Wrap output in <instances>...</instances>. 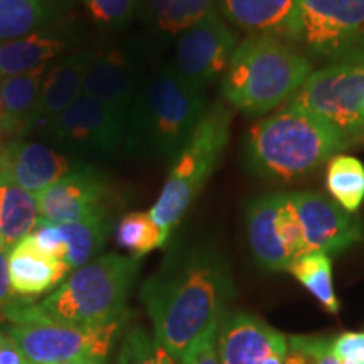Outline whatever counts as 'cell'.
I'll return each mask as SVG.
<instances>
[{
	"mask_svg": "<svg viewBox=\"0 0 364 364\" xmlns=\"http://www.w3.org/2000/svg\"><path fill=\"white\" fill-rule=\"evenodd\" d=\"M285 364H341L334 354V338L289 336Z\"/></svg>",
	"mask_w": 364,
	"mask_h": 364,
	"instance_id": "cell-30",
	"label": "cell"
},
{
	"mask_svg": "<svg viewBox=\"0 0 364 364\" xmlns=\"http://www.w3.org/2000/svg\"><path fill=\"white\" fill-rule=\"evenodd\" d=\"M71 0H0V43L63 21Z\"/></svg>",
	"mask_w": 364,
	"mask_h": 364,
	"instance_id": "cell-24",
	"label": "cell"
},
{
	"mask_svg": "<svg viewBox=\"0 0 364 364\" xmlns=\"http://www.w3.org/2000/svg\"><path fill=\"white\" fill-rule=\"evenodd\" d=\"M38 221L36 194L0 179V248L11 252L33 233Z\"/></svg>",
	"mask_w": 364,
	"mask_h": 364,
	"instance_id": "cell-25",
	"label": "cell"
},
{
	"mask_svg": "<svg viewBox=\"0 0 364 364\" xmlns=\"http://www.w3.org/2000/svg\"><path fill=\"white\" fill-rule=\"evenodd\" d=\"M70 272L71 268L66 262L54 260L44 255L31 236H26L9 252V279L12 292L22 299V302L53 292Z\"/></svg>",
	"mask_w": 364,
	"mask_h": 364,
	"instance_id": "cell-20",
	"label": "cell"
},
{
	"mask_svg": "<svg viewBox=\"0 0 364 364\" xmlns=\"http://www.w3.org/2000/svg\"><path fill=\"white\" fill-rule=\"evenodd\" d=\"M29 236L33 238L36 247H38L44 255L54 258V260L66 262L65 238H63L61 228H59L56 223L44 221L39 218L38 225H36L34 231Z\"/></svg>",
	"mask_w": 364,
	"mask_h": 364,
	"instance_id": "cell-33",
	"label": "cell"
},
{
	"mask_svg": "<svg viewBox=\"0 0 364 364\" xmlns=\"http://www.w3.org/2000/svg\"><path fill=\"white\" fill-rule=\"evenodd\" d=\"M93 51H78L63 58L58 65L46 73L34 112L27 122L22 136L41 134L54 118L81 97L85 71L88 68Z\"/></svg>",
	"mask_w": 364,
	"mask_h": 364,
	"instance_id": "cell-17",
	"label": "cell"
},
{
	"mask_svg": "<svg viewBox=\"0 0 364 364\" xmlns=\"http://www.w3.org/2000/svg\"><path fill=\"white\" fill-rule=\"evenodd\" d=\"M314 73L297 46L270 36H248L236 46L221 78L225 103L250 117L279 110Z\"/></svg>",
	"mask_w": 364,
	"mask_h": 364,
	"instance_id": "cell-5",
	"label": "cell"
},
{
	"mask_svg": "<svg viewBox=\"0 0 364 364\" xmlns=\"http://www.w3.org/2000/svg\"><path fill=\"white\" fill-rule=\"evenodd\" d=\"M122 322L105 327H75L38 317H12L4 334L17 346L26 364H63L86 354L108 356Z\"/></svg>",
	"mask_w": 364,
	"mask_h": 364,
	"instance_id": "cell-8",
	"label": "cell"
},
{
	"mask_svg": "<svg viewBox=\"0 0 364 364\" xmlns=\"http://www.w3.org/2000/svg\"><path fill=\"white\" fill-rule=\"evenodd\" d=\"M95 24L108 31L124 29L134 21L139 0H81Z\"/></svg>",
	"mask_w": 364,
	"mask_h": 364,
	"instance_id": "cell-32",
	"label": "cell"
},
{
	"mask_svg": "<svg viewBox=\"0 0 364 364\" xmlns=\"http://www.w3.org/2000/svg\"><path fill=\"white\" fill-rule=\"evenodd\" d=\"M351 364H364V359H361V361H358V363H351Z\"/></svg>",
	"mask_w": 364,
	"mask_h": 364,
	"instance_id": "cell-41",
	"label": "cell"
},
{
	"mask_svg": "<svg viewBox=\"0 0 364 364\" xmlns=\"http://www.w3.org/2000/svg\"><path fill=\"white\" fill-rule=\"evenodd\" d=\"M363 98L364 51L314 71L289 105L326 118L354 144L364 142V124L359 117Z\"/></svg>",
	"mask_w": 364,
	"mask_h": 364,
	"instance_id": "cell-7",
	"label": "cell"
},
{
	"mask_svg": "<svg viewBox=\"0 0 364 364\" xmlns=\"http://www.w3.org/2000/svg\"><path fill=\"white\" fill-rule=\"evenodd\" d=\"M235 295L230 267L209 245L176 250L140 292L154 338L176 364L208 332L220 327Z\"/></svg>",
	"mask_w": 364,
	"mask_h": 364,
	"instance_id": "cell-1",
	"label": "cell"
},
{
	"mask_svg": "<svg viewBox=\"0 0 364 364\" xmlns=\"http://www.w3.org/2000/svg\"><path fill=\"white\" fill-rule=\"evenodd\" d=\"M334 354L341 364H351L364 359V331L344 332L334 338Z\"/></svg>",
	"mask_w": 364,
	"mask_h": 364,
	"instance_id": "cell-34",
	"label": "cell"
},
{
	"mask_svg": "<svg viewBox=\"0 0 364 364\" xmlns=\"http://www.w3.org/2000/svg\"><path fill=\"white\" fill-rule=\"evenodd\" d=\"M238 44L231 26L213 11L177 38L174 66L189 85L204 91L225 76Z\"/></svg>",
	"mask_w": 364,
	"mask_h": 364,
	"instance_id": "cell-12",
	"label": "cell"
},
{
	"mask_svg": "<svg viewBox=\"0 0 364 364\" xmlns=\"http://www.w3.org/2000/svg\"><path fill=\"white\" fill-rule=\"evenodd\" d=\"M145 66V49L135 43H120L93 51L81 95L129 122L132 105L147 78Z\"/></svg>",
	"mask_w": 364,
	"mask_h": 364,
	"instance_id": "cell-11",
	"label": "cell"
},
{
	"mask_svg": "<svg viewBox=\"0 0 364 364\" xmlns=\"http://www.w3.org/2000/svg\"><path fill=\"white\" fill-rule=\"evenodd\" d=\"M0 117H2V91H0Z\"/></svg>",
	"mask_w": 364,
	"mask_h": 364,
	"instance_id": "cell-40",
	"label": "cell"
},
{
	"mask_svg": "<svg viewBox=\"0 0 364 364\" xmlns=\"http://www.w3.org/2000/svg\"><path fill=\"white\" fill-rule=\"evenodd\" d=\"M171 233L162 230L149 213H129L118 223L117 241L122 248L132 253L134 258H142L154 250L162 248Z\"/></svg>",
	"mask_w": 364,
	"mask_h": 364,
	"instance_id": "cell-29",
	"label": "cell"
},
{
	"mask_svg": "<svg viewBox=\"0 0 364 364\" xmlns=\"http://www.w3.org/2000/svg\"><path fill=\"white\" fill-rule=\"evenodd\" d=\"M16 304V295L12 292L11 279H9V252L0 248V318L6 321Z\"/></svg>",
	"mask_w": 364,
	"mask_h": 364,
	"instance_id": "cell-36",
	"label": "cell"
},
{
	"mask_svg": "<svg viewBox=\"0 0 364 364\" xmlns=\"http://www.w3.org/2000/svg\"><path fill=\"white\" fill-rule=\"evenodd\" d=\"M223 17L248 36L299 44V0H220Z\"/></svg>",
	"mask_w": 364,
	"mask_h": 364,
	"instance_id": "cell-18",
	"label": "cell"
},
{
	"mask_svg": "<svg viewBox=\"0 0 364 364\" xmlns=\"http://www.w3.org/2000/svg\"><path fill=\"white\" fill-rule=\"evenodd\" d=\"M359 117H361V120H363V124H364V98H363V102H361V107H359Z\"/></svg>",
	"mask_w": 364,
	"mask_h": 364,
	"instance_id": "cell-39",
	"label": "cell"
},
{
	"mask_svg": "<svg viewBox=\"0 0 364 364\" xmlns=\"http://www.w3.org/2000/svg\"><path fill=\"white\" fill-rule=\"evenodd\" d=\"M59 228L66 245V263L71 270H78L102 252L110 233V220L107 215H98L83 221L65 223Z\"/></svg>",
	"mask_w": 364,
	"mask_h": 364,
	"instance_id": "cell-27",
	"label": "cell"
},
{
	"mask_svg": "<svg viewBox=\"0 0 364 364\" xmlns=\"http://www.w3.org/2000/svg\"><path fill=\"white\" fill-rule=\"evenodd\" d=\"M0 364H26L17 346L0 329Z\"/></svg>",
	"mask_w": 364,
	"mask_h": 364,
	"instance_id": "cell-37",
	"label": "cell"
},
{
	"mask_svg": "<svg viewBox=\"0 0 364 364\" xmlns=\"http://www.w3.org/2000/svg\"><path fill=\"white\" fill-rule=\"evenodd\" d=\"M302 230V255H339L364 240L363 221L321 193H289Z\"/></svg>",
	"mask_w": 364,
	"mask_h": 364,
	"instance_id": "cell-13",
	"label": "cell"
},
{
	"mask_svg": "<svg viewBox=\"0 0 364 364\" xmlns=\"http://www.w3.org/2000/svg\"><path fill=\"white\" fill-rule=\"evenodd\" d=\"M206 112L204 91L189 85L174 65H157L136 93L127 122L132 157L172 162Z\"/></svg>",
	"mask_w": 364,
	"mask_h": 364,
	"instance_id": "cell-3",
	"label": "cell"
},
{
	"mask_svg": "<svg viewBox=\"0 0 364 364\" xmlns=\"http://www.w3.org/2000/svg\"><path fill=\"white\" fill-rule=\"evenodd\" d=\"M76 33L65 19L24 38L0 43V80L48 65L75 43Z\"/></svg>",
	"mask_w": 364,
	"mask_h": 364,
	"instance_id": "cell-19",
	"label": "cell"
},
{
	"mask_svg": "<svg viewBox=\"0 0 364 364\" xmlns=\"http://www.w3.org/2000/svg\"><path fill=\"white\" fill-rule=\"evenodd\" d=\"M140 260L108 253L95 258L63 282L43 302L17 304L12 317H38L75 327H105L125 321Z\"/></svg>",
	"mask_w": 364,
	"mask_h": 364,
	"instance_id": "cell-4",
	"label": "cell"
},
{
	"mask_svg": "<svg viewBox=\"0 0 364 364\" xmlns=\"http://www.w3.org/2000/svg\"><path fill=\"white\" fill-rule=\"evenodd\" d=\"M290 275L299 282L327 312L338 314L339 299L332 284V260L324 253H307L289 267Z\"/></svg>",
	"mask_w": 364,
	"mask_h": 364,
	"instance_id": "cell-28",
	"label": "cell"
},
{
	"mask_svg": "<svg viewBox=\"0 0 364 364\" xmlns=\"http://www.w3.org/2000/svg\"><path fill=\"white\" fill-rule=\"evenodd\" d=\"M41 135L81 161H110L125 149L127 120L81 95Z\"/></svg>",
	"mask_w": 364,
	"mask_h": 364,
	"instance_id": "cell-9",
	"label": "cell"
},
{
	"mask_svg": "<svg viewBox=\"0 0 364 364\" xmlns=\"http://www.w3.org/2000/svg\"><path fill=\"white\" fill-rule=\"evenodd\" d=\"M326 188L344 211L356 215L364 204V164L358 157L338 154L326 164Z\"/></svg>",
	"mask_w": 364,
	"mask_h": 364,
	"instance_id": "cell-26",
	"label": "cell"
},
{
	"mask_svg": "<svg viewBox=\"0 0 364 364\" xmlns=\"http://www.w3.org/2000/svg\"><path fill=\"white\" fill-rule=\"evenodd\" d=\"M287 336L260 317L228 312L218 329L221 364H285Z\"/></svg>",
	"mask_w": 364,
	"mask_h": 364,
	"instance_id": "cell-15",
	"label": "cell"
},
{
	"mask_svg": "<svg viewBox=\"0 0 364 364\" xmlns=\"http://www.w3.org/2000/svg\"><path fill=\"white\" fill-rule=\"evenodd\" d=\"M349 145L348 136L326 118L285 103L250 129L243 164L262 179L289 182L321 169Z\"/></svg>",
	"mask_w": 364,
	"mask_h": 364,
	"instance_id": "cell-2",
	"label": "cell"
},
{
	"mask_svg": "<svg viewBox=\"0 0 364 364\" xmlns=\"http://www.w3.org/2000/svg\"><path fill=\"white\" fill-rule=\"evenodd\" d=\"M49 68L51 66L48 63L33 71L0 80V91H2L0 134L7 136H22V132L34 112L36 102L41 93V85H43Z\"/></svg>",
	"mask_w": 364,
	"mask_h": 364,
	"instance_id": "cell-23",
	"label": "cell"
},
{
	"mask_svg": "<svg viewBox=\"0 0 364 364\" xmlns=\"http://www.w3.org/2000/svg\"><path fill=\"white\" fill-rule=\"evenodd\" d=\"M110 199L112 186L107 177L83 162L36 194L41 220L56 225L108 215Z\"/></svg>",
	"mask_w": 364,
	"mask_h": 364,
	"instance_id": "cell-14",
	"label": "cell"
},
{
	"mask_svg": "<svg viewBox=\"0 0 364 364\" xmlns=\"http://www.w3.org/2000/svg\"><path fill=\"white\" fill-rule=\"evenodd\" d=\"M73 162L44 144L14 140L0 149V179L38 194L73 171Z\"/></svg>",
	"mask_w": 364,
	"mask_h": 364,
	"instance_id": "cell-16",
	"label": "cell"
},
{
	"mask_svg": "<svg viewBox=\"0 0 364 364\" xmlns=\"http://www.w3.org/2000/svg\"><path fill=\"white\" fill-rule=\"evenodd\" d=\"M105 359L107 356H103V354H86V356L75 358L63 364H105Z\"/></svg>",
	"mask_w": 364,
	"mask_h": 364,
	"instance_id": "cell-38",
	"label": "cell"
},
{
	"mask_svg": "<svg viewBox=\"0 0 364 364\" xmlns=\"http://www.w3.org/2000/svg\"><path fill=\"white\" fill-rule=\"evenodd\" d=\"M297 48L309 58L338 59L364 51V0H299Z\"/></svg>",
	"mask_w": 364,
	"mask_h": 364,
	"instance_id": "cell-10",
	"label": "cell"
},
{
	"mask_svg": "<svg viewBox=\"0 0 364 364\" xmlns=\"http://www.w3.org/2000/svg\"><path fill=\"white\" fill-rule=\"evenodd\" d=\"M280 193L255 198L247 208V235L258 265L268 272H287L294 260L280 238L277 213Z\"/></svg>",
	"mask_w": 364,
	"mask_h": 364,
	"instance_id": "cell-21",
	"label": "cell"
},
{
	"mask_svg": "<svg viewBox=\"0 0 364 364\" xmlns=\"http://www.w3.org/2000/svg\"><path fill=\"white\" fill-rule=\"evenodd\" d=\"M216 11V0H139V14L157 38H179L208 14Z\"/></svg>",
	"mask_w": 364,
	"mask_h": 364,
	"instance_id": "cell-22",
	"label": "cell"
},
{
	"mask_svg": "<svg viewBox=\"0 0 364 364\" xmlns=\"http://www.w3.org/2000/svg\"><path fill=\"white\" fill-rule=\"evenodd\" d=\"M118 364H176L154 336L142 327L127 332L122 343Z\"/></svg>",
	"mask_w": 364,
	"mask_h": 364,
	"instance_id": "cell-31",
	"label": "cell"
},
{
	"mask_svg": "<svg viewBox=\"0 0 364 364\" xmlns=\"http://www.w3.org/2000/svg\"><path fill=\"white\" fill-rule=\"evenodd\" d=\"M220 329V327H218ZM218 329L208 332L198 344L191 349L182 364H221L218 356Z\"/></svg>",
	"mask_w": 364,
	"mask_h": 364,
	"instance_id": "cell-35",
	"label": "cell"
},
{
	"mask_svg": "<svg viewBox=\"0 0 364 364\" xmlns=\"http://www.w3.org/2000/svg\"><path fill=\"white\" fill-rule=\"evenodd\" d=\"M231 122L233 112L230 105L221 102L211 105L171 162L162 193L149 211L162 230L171 233L208 184L230 142Z\"/></svg>",
	"mask_w": 364,
	"mask_h": 364,
	"instance_id": "cell-6",
	"label": "cell"
}]
</instances>
